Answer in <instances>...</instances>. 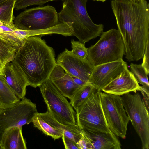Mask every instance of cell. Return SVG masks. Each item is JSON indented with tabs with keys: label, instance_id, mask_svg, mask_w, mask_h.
<instances>
[{
	"label": "cell",
	"instance_id": "30",
	"mask_svg": "<svg viewBox=\"0 0 149 149\" xmlns=\"http://www.w3.org/2000/svg\"><path fill=\"white\" fill-rule=\"evenodd\" d=\"M62 138L66 149H79L76 143L73 140L66 137L63 134Z\"/></svg>",
	"mask_w": 149,
	"mask_h": 149
},
{
	"label": "cell",
	"instance_id": "4",
	"mask_svg": "<svg viewBox=\"0 0 149 149\" xmlns=\"http://www.w3.org/2000/svg\"><path fill=\"white\" fill-rule=\"evenodd\" d=\"M100 38L87 48V59L94 67L123 59L125 47L122 36L118 29H112L102 32Z\"/></svg>",
	"mask_w": 149,
	"mask_h": 149
},
{
	"label": "cell",
	"instance_id": "37",
	"mask_svg": "<svg viewBox=\"0 0 149 149\" xmlns=\"http://www.w3.org/2000/svg\"><path fill=\"white\" fill-rule=\"evenodd\" d=\"M4 24V23L0 21V26L2 25H3Z\"/></svg>",
	"mask_w": 149,
	"mask_h": 149
},
{
	"label": "cell",
	"instance_id": "20",
	"mask_svg": "<svg viewBox=\"0 0 149 149\" xmlns=\"http://www.w3.org/2000/svg\"><path fill=\"white\" fill-rule=\"evenodd\" d=\"M32 123L34 126L42 131L45 134L54 140L62 137L63 133L52 126L38 112L33 118Z\"/></svg>",
	"mask_w": 149,
	"mask_h": 149
},
{
	"label": "cell",
	"instance_id": "1",
	"mask_svg": "<svg viewBox=\"0 0 149 149\" xmlns=\"http://www.w3.org/2000/svg\"><path fill=\"white\" fill-rule=\"evenodd\" d=\"M111 6L129 62L143 58L149 40V5L146 0H113Z\"/></svg>",
	"mask_w": 149,
	"mask_h": 149
},
{
	"label": "cell",
	"instance_id": "13",
	"mask_svg": "<svg viewBox=\"0 0 149 149\" xmlns=\"http://www.w3.org/2000/svg\"><path fill=\"white\" fill-rule=\"evenodd\" d=\"M140 86L136 79L127 68L102 88V91L109 94L122 96L130 92L140 91Z\"/></svg>",
	"mask_w": 149,
	"mask_h": 149
},
{
	"label": "cell",
	"instance_id": "32",
	"mask_svg": "<svg viewBox=\"0 0 149 149\" xmlns=\"http://www.w3.org/2000/svg\"><path fill=\"white\" fill-rule=\"evenodd\" d=\"M70 76L74 82L79 86H81L84 85L88 83L84 81L77 77L71 75Z\"/></svg>",
	"mask_w": 149,
	"mask_h": 149
},
{
	"label": "cell",
	"instance_id": "11",
	"mask_svg": "<svg viewBox=\"0 0 149 149\" xmlns=\"http://www.w3.org/2000/svg\"><path fill=\"white\" fill-rule=\"evenodd\" d=\"M56 63L65 72L89 82V78L94 66L87 59L79 58L71 51L65 49L58 56Z\"/></svg>",
	"mask_w": 149,
	"mask_h": 149
},
{
	"label": "cell",
	"instance_id": "18",
	"mask_svg": "<svg viewBox=\"0 0 149 149\" xmlns=\"http://www.w3.org/2000/svg\"><path fill=\"white\" fill-rule=\"evenodd\" d=\"M42 117L52 126L63 133L66 137L73 140L76 143L81 136V130L77 125H65L61 123L55 119L48 111L40 113Z\"/></svg>",
	"mask_w": 149,
	"mask_h": 149
},
{
	"label": "cell",
	"instance_id": "21",
	"mask_svg": "<svg viewBox=\"0 0 149 149\" xmlns=\"http://www.w3.org/2000/svg\"><path fill=\"white\" fill-rule=\"evenodd\" d=\"M95 89L94 86L89 82L80 87L75 91L70 100V103L73 108L76 110Z\"/></svg>",
	"mask_w": 149,
	"mask_h": 149
},
{
	"label": "cell",
	"instance_id": "24",
	"mask_svg": "<svg viewBox=\"0 0 149 149\" xmlns=\"http://www.w3.org/2000/svg\"><path fill=\"white\" fill-rule=\"evenodd\" d=\"M130 68L131 72L135 76L138 83L143 86L149 87L148 74L146 73L141 64H136L131 63Z\"/></svg>",
	"mask_w": 149,
	"mask_h": 149
},
{
	"label": "cell",
	"instance_id": "14",
	"mask_svg": "<svg viewBox=\"0 0 149 149\" xmlns=\"http://www.w3.org/2000/svg\"><path fill=\"white\" fill-rule=\"evenodd\" d=\"M3 76L18 98L22 100L25 97L28 83L19 65L13 61L8 63L5 65Z\"/></svg>",
	"mask_w": 149,
	"mask_h": 149
},
{
	"label": "cell",
	"instance_id": "19",
	"mask_svg": "<svg viewBox=\"0 0 149 149\" xmlns=\"http://www.w3.org/2000/svg\"><path fill=\"white\" fill-rule=\"evenodd\" d=\"M20 100L15 94L3 76L0 75V109L11 107Z\"/></svg>",
	"mask_w": 149,
	"mask_h": 149
},
{
	"label": "cell",
	"instance_id": "36",
	"mask_svg": "<svg viewBox=\"0 0 149 149\" xmlns=\"http://www.w3.org/2000/svg\"><path fill=\"white\" fill-rule=\"evenodd\" d=\"M0 149H3V148L1 145L0 140Z\"/></svg>",
	"mask_w": 149,
	"mask_h": 149
},
{
	"label": "cell",
	"instance_id": "38",
	"mask_svg": "<svg viewBox=\"0 0 149 149\" xmlns=\"http://www.w3.org/2000/svg\"><path fill=\"white\" fill-rule=\"evenodd\" d=\"M132 1H134V2H136L139 1L140 0H131Z\"/></svg>",
	"mask_w": 149,
	"mask_h": 149
},
{
	"label": "cell",
	"instance_id": "23",
	"mask_svg": "<svg viewBox=\"0 0 149 149\" xmlns=\"http://www.w3.org/2000/svg\"><path fill=\"white\" fill-rule=\"evenodd\" d=\"M16 49L10 44L0 39V61L5 65L12 61Z\"/></svg>",
	"mask_w": 149,
	"mask_h": 149
},
{
	"label": "cell",
	"instance_id": "22",
	"mask_svg": "<svg viewBox=\"0 0 149 149\" xmlns=\"http://www.w3.org/2000/svg\"><path fill=\"white\" fill-rule=\"evenodd\" d=\"M16 0H8L0 3V21L6 24H14L15 4Z\"/></svg>",
	"mask_w": 149,
	"mask_h": 149
},
{
	"label": "cell",
	"instance_id": "15",
	"mask_svg": "<svg viewBox=\"0 0 149 149\" xmlns=\"http://www.w3.org/2000/svg\"><path fill=\"white\" fill-rule=\"evenodd\" d=\"M49 79L61 93L70 100L81 87L74 82L70 75L57 64L52 72Z\"/></svg>",
	"mask_w": 149,
	"mask_h": 149
},
{
	"label": "cell",
	"instance_id": "25",
	"mask_svg": "<svg viewBox=\"0 0 149 149\" xmlns=\"http://www.w3.org/2000/svg\"><path fill=\"white\" fill-rule=\"evenodd\" d=\"M72 52L76 56L84 59H87L88 56L87 48L85 44L78 41L72 40L71 41Z\"/></svg>",
	"mask_w": 149,
	"mask_h": 149
},
{
	"label": "cell",
	"instance_id": "9",
	"mask_svg": "<svg viewBox=\"0 0 149 149\" xmlns=\"http://www.w3.org/2000/svg\"><path fill=\"white\" fill-rule=\"evenodd\" d=\"M13 21L17 29L23 30L45 29L60 23L55 8L49 5L25 10L15 17Z\"/></svg>",
	"mask_w": 149,
	"mask_h": 149
},
{
	"label": "cell",
	"instance_id": "6",
	"mask_svg": "<svg viewBox=\"0 0 149 149\" xmlns=\"http://www.w3.org/2000/svg\"><path fill=\"white\" fill-rule=\"evenodd\" d=\"M51 116L65 125H76V112L66 97L48 79L39 86Z\"/></svg>",
	"mask_w": 149,
	"mask_h": 149
},
{
	"label": "cell",
	"instance_id": "7",
	"mask_svg": "<svg viewBox=\"0 0 149 149\" xmlns=\"http://www.w3.org/2000/svg\"><path fill=\"white\" fill-rule=\"evenodd\" d=\"M123 103L132 124L140 137L142 149H149V113L140 93L122 95Z\"/></svg>",
	"mask_w": 149,
	"mask_h": 149
},
{
	"label": "cell",
	"instance_id": "2",
	"mask_svg": "<svg viewBox=\"0 0 149 149\" xmlns=\"http://www.w3.org/2000/svg\"><path fill=\"white\" fill-rule=\"evenodd\" d=\"M23 72L28 86L36 88L49 79L57 65L53 49L38 36L24 39L13 61Z\"/></svg>",
	"mask_w": 149,
	"mask_h": 149
},
{
	"label": "cell",
	"instance_id": "8",
	"mask_svg": "<svg viewBox=\"0 0 149 149\" xmlns=\"http://www.w3.org/2000/svg\"><path fill=\"white\" fill-rule=\"evenodd\" d=\"M101 108L110 130L116 136L125 138L130 119L120 96L100 91Z\"/></svg>",
	"mask_w": 149,
	"mask_h": 149
},
{
	"label": "cell",
	"instance_id": "10",
	"mask_svg": "<svg viewBox=\"0 0 149 149\" xmlns=\"http://www.w3.org/2000/svg\"><path fill=\"white\" fill-rule=\"evenodd\" d=\"M38 112L36 104L25 97L11 107L0 109V140L7 130L32 122Z\"/></svg>",
	"mask_w": 149,
	"mask_h": 149
},
{
	"label": "cell",
	"instance_id": "5",
	"mask_svg": "<svg viewBox=\"0 0 149 149\" xmlns=\"http://www.w3.org/2000/svg\"><path fill=\"white\" fill-rule=\"evenodd\" d=\"M101 91L95 89L75 110L76 124L81 130L106 133L111 131L101 108Z\"/></svg>",
	"mask_w": 149,
	"mask_h": 149
},
{
	"label": "cell",
	"instance_id": "12",
	"mask_svg": "<svg viewBox=\"0 0 149 149\" xmlns=\"http://www.w3.org/2000/svg\"><path fill=\"white\" fill-rule=\"evenodd\" d=\"M128 68L127 63L123 59L94 67L89 82L95 88L102 91L109 83Z\"/></svg>",
	"mask_w": 149,
	"mask_h": 149
},
{
	"label": "cell",
	"instance_id": "35",
	"mask_svg": "<svg viewBox=\"0 0 149 149\" xmlns=\"http://www.w3.org/2000/svg\"><path fill=\"white\" fill-rule=\"evenodd\" d=\"M93 0L96 1H101L102 2H104L105 1L107 0Z\"/></svg>",
	"mask_w": 149,
	"mask_h": 149
},
{
	"label": "cell",
	"instance_id": "31",
	"mask_svg": "<svg viewBox=\"0 0 149 149\" xmlns=\"http://www.w3.org/2000/svg\"><path fill=\"white\" fill-rule=\"evenodd\" d=\"M141 90L140 91L143 96V99L144 102L146 106L149 110V87L140 86Z\"/></svg>",
	"mask_w": 149,
	"mask_h": 149
},
{
	"label": "cell",
	"instance_id": "26",
	"mask_svg": "<svg viewBox=\"0 0 149 149\" xmlns=\"http://www.w3.org/2000/svg\"><path fill=\"white\" fill-rule=\"evenodd\" d=\"M58 0H17L14 5V9L16 10L26 9L28 6L34 5H42L45 3L53 1ZM64 1L65 0H60Z\"/></svg>",
	"mask_w": 149,
	"mask_h": 149
},
{
	"label": "cell",
	"instance_id": "34",
	"mask_svg": "<svg viewBox=\"0 0 149 149\" xmlns=\"http://www.w3.org/2000/svg\"><path fill=\"white\" fill-rule=\"evenodd\" d=\"M7 0H0V3H1L4 2H5Z\"/></svg>",
	"mask_w": 149,
	"mask_h": 149
},
{
	"label": "cell",
	"instance_id": "29",
	"mask_svg": "<svg viewBox=\"0 0 149 149\" xmlns=\"http://www.w3.org/2000/svg\"><path fill=\"white\" fill-rule=\"evenodd\" d=\"M149 40L147 41L145 53L143 57V61L141 65L144 68L146 73L149 75Z\"/></svg>",
	"mask_w": 149,
	"mask_h": 149
},
{
	"label": "cell",
	"instance_id": "33",
	"mask_svg": "<svg viewBox=\"0 0 149 149\" xmlns=\"http://www.w3.org/2000/svg\"><path fill=\"white\" fill-rule=\"evenodd\" d=\"M5 65L3 64L0 61V75L3 76L4 75V70Z\"/></svg>",
	"mask_w": 149,
	"mask_h": 149
},
{
	"label": "cell",
	"instance_id": "27",
	"mask_svg": "<svg viewBox=\"0 0 149 149\" xmlns=\"http://www.w3.org/2000/svg\"><path fill=\"white\" fill-rule=\"evenodd\" d=\"M0 39L10 44L16 50L22 46L24 41L5 31H0Z\"/></svg>",
	"mask_w": 149,
	"mask_h": 149
},
{
	"label": "cell",
	"instance_id": "17",
	"mask_svg": "<svg viewBox=\"0 0 149 149\" xmlns=\"http://www.w3.org/2000/svg\"><path fill=\"white\" fill-rule=\"evenodd\" d=\"M1 142L3 149H26L22 127H14L7 130L2 135Z\"/></svg>",
	"mask_w": 149,
	"mask_h": 149
},
{
	"label": "cell",
	"instance_id": "3",
	"mask_svg": "<svg viewBox=\"0 0 149 149\" xmlns=\"http://www.w3.org/2000/svg\"><path fill=\"white\" fill-rule=\"evenodd\" d=\"M88 0H65L62 10L58 13L60 22L71 25L73 35L84 44L99 36L103 31L102 24H94L87 11Z\"/></svg>",
	"mask_w": 149,
	"mask_h": 149
},
{
	"label": "cell",
	"instance_id": "28",
	"mask_svg": "<svg viewBox=\"0 0 149 149\" xmlns=\"http://www.w3.org/2000/svg\"><path fill=\"white\" fill-rule=\"evenodd\" d=\"M81 136L77 143L79 149H92L90 140L85 132L81 130Z\"/></svg>",
	"mask_w": 149,
	"mask_h": 149
},
{
	"label": "cell",
	"instance_id": "16",
	"mask_svg": "<svg viewBox=\"0 0 149 149\" xmlns=\"http://www.w3.org/2000/svg\"><path fill=\"white\" fill-rule=\"evenodd\" d=\"M84 131L89 138L92 149H121L119 140L111 131L106 133Z\"/></svg>",
	"mask_w": 149,
	"mask_h": 149
}]
</instances>
